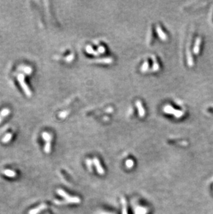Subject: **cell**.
I'll return each mask as SVG.
<instances>
[{"label":"cell","instance_id":"6da1fadb","mask_svg":"<svg viewBox=\"0 0 213 214\" xmlns=\"http://www.w3.org/2000/svg\"><path fill=\"white\" fill-rule=\"evenodd\" d=\"M57 193H58L60 196L64 197V198L66 200L67 203H79V202H81V199H80L79 197L70 196L69 195L67 194V193L63 190L58 189L57 190Z\"/></svg>","mask_w":213,"mask_h":214},{"label":"cell","instance_id":"7a4b0ae2","mask_svg":"<svg viewBox=\"0 0 213 214\" xmlns=\"http://www.w3.org/2000/svg\"><path fill=\"white\" fill-rule=\"evenodd\" d=\"M17 78L18 81H19L20 85H21L22 90L24 92L25 94H26V95L28 97H31L32 96V92H31V91L30 90V89L28 87V85H26V82H25L24 75L23 74H19V75H17Z\"/></svg>","mask_w":213,"mask_h":214},{"label":"cell","instance_id":"3957f363","mask_svg":"<svg viewBox=\"0 0 213 214\" xmlns=\"http://www.w3.org/2000/svg\"><path fill=\"white\" fill-rule=\"evenodd\" d=\"M47 207L48 206L46 204H42L36 207V208L31 209V210L29 212V214H38L39 213L42 212L43 210L47 209Z\"/></svg>","mask_w":213,"mask_h":214},{"label":"cell","instance_id":"277c9868","mask_svg":"<svg viewBox=\"0 0 213 214\" xmlns=\"http://www.w3.org/2000/svg\"><path fill=\"white\" fill-rule=\"evenodd\" d=\"M136 105L137 108H138L139 115L141 116V117H143L145 115V109H144L143 106V104H142V102L140 101H137L136 102Z\"/></svg>","mask_w":213,"mask_h":214},{"label":"cell","instance_id":"5b68a950","mask_svg":"<svg viewBox=\"0 0 213 214\" xmlns=\"http://www.w3.org/2000/svg\"><path fill=\"white\" fill-rule=\"evenodd\" d=\"M93 163H94L95 167H96V169L98 170V173L100 175H103L105 173L104 170H103L102 167H101V165H100V161L98 160V158H94L93 159Z\"/></svg>","mask_w":213,"mask_h":214},{"label":"cell","instance_id":"8992f818","mask_svg":"<svg viewBox=\"0 0 213 214\" xmlns=\"http://www.w3.org/2000/svg\"><path fill=\"white\" fill-rule=\"evenodd\" d=\"M157 31L158 35H159V38H161L162 40H163V41L167 40V38H168V37H167L166 34L165 33L164 31L162 30L161 27L159 25H157Z\"/></svg>","mask_w":213,"mask_h":214},{"label":"cell","instance_id":"52a82bcc","mask_svg":"<svg viewBox=\"0 0 213 214\" xmlns=\"http://www.w3.org/2000/svg\"><path fill=\"white\" fill-rule=\"evenodd\" d=\"M11 110L8 108H4V110H2L0 112V124H1L2 121H3L5 118L10 115Z\"/></svg>","mask_w":213,"mask_h":214},{"label":"cell","instance_id":"ba28073f","mask_svg":"<svg viewBox=\"0 0 213 214\" xmlns=\"http://www.w3.org/2000/svg\"><path fill=\"white\" fill-rule=\"evenodd\" d=\"M3 173L6 175V176L9 177H15L16 176V173L15 171H13L12 170L10 169H6L3 171Z\"/></svg>","mask_w":213,"mask_h":214},{"label":"cell","instance_id":"9c48e42d","mask_svg":"<svg viewBox=\"0 0 213 214\" xmlns=\"http://www.w3.org/2000/svg\"><path fill=\"white\" fill-rule=\"evenodd\" d=\"M13 137V133H7L6 135L2 138V142L4 143H7L11 140V139Z\"/></svg>","mask_w":213,"mask_h":214},{"label":"cell","instance_id":"30bf717a","mask_svg":"<svg viewBox=\"0 0 213 214\" xmlns=\"http://www.w3.org/2000/svg\"><path fill=\"white\" fill-rule=\"evenodd\" d=\"M20 70L22 72H24L25 74L27 75H30L32 74V72H33V69L31 67H29V66H25V67H22L20 68Z\"/></svg>","mask_w":213,"mask_h":214},{"label":"cell","instance_id":"8fae6325","mask_svg":"<svg viewBox=\"0 0 213 214\" xmlns=\"http://www.w3.org/2000/svg\"><path fill=\"white\" fill-rule=\"evenodd\" d=\"M42 138L44 139L46 142H51L52 140V135L49 133H47V132H44L42 133Z\"/></svg>","mask_w":213,"mask_h":214},{"label":"cell","instance_id":"7c38bea8","mask_svg":"<svg viewBox=\"0 0 213 214\" xmlns=\"http://www.w3.org/2000/svg\"><path fill=\"white\" fill-rule=\"evenodd\" d=\"M175 109L172 108L171 105H166V107L164 108V112L166 113H168V114H173L174 115V112H175Z\"/></svg>","mask_w":213,"mask_h":214},{"label":"cell","instance_id":"4fadbf2b","mask_svg":"<svg viewBox=\"0 0 213 214\" xmlns=\"http://www.w3.org/2000/svg\"><path fill=\"white\" fill-rule=\"evenodd\" d=\"M51 142H46L45 143L44 150L46 153H49V152H51Z\"/></svg>","mask_w":213,"mask_h":214},{"label":"cell","instance_id":"5bb4252c","mask_svg":"<svg viewBox=\"0 0 213 214\" xmlns=\"http://www.w3.org/2000/svg\"><path fill=\"white\" fill-rule=\"evenodd\" d=\"M153 59H154V65H153V71H158L159 69V65L157 60L155 59V57L153 56Z\"/></svg>","mask_w":213,"mask_h":214},{"label":"cell","instance_id":"9a60e30c","mask_svg":"<svg viewBox=\"0 0 213 214\" xmlns=\"http://www.w3.org/2000/svg\"><path fill=\"white\" fill-rule=\"evenodd\" d=\"M86 51H87V53H89V54H95V55H98L97 52L94 51V50L93 49V48L91 47V46H89V45H88V46L87 47V48H86Z\"/></svg>","mask_w":213,"mask_h":214},{"label":"cell","instance_id":"2e32d148","mask_svg":"<svg viewBox=\"0 0 213 214\" xmlns=\"http://www.w3.org/2000/svg\"><path fill=\"white\" fill-rule=\"evenodd\" d=\"M122 204H123V214H127V204L125 199H122Z\"/></svg>","mask_w":213,"mask_h":214},{"label":"cell","instance_id":"e0dca14e","mask_svg":"<svg viewBox=\"0 0 213 214\" xmlns=\"http://www.w3.org/2000/svg\"><path fill=\"white\" fill-rule=\"evenodd\" d=\"M174 115H175V117L176 118H179V117H181V116L184 115V112H183L181 111V110H175V112H174Z\"/></svg>","mask_w":213,"mask_h":214},{"label":"cell","instance_id":"ac0fdd59","mask_svg":"<svg viewBox=\"0 0 213 214\" xmlns=\"http://www.w3.org/2000/svg\"><path fill=\"white\" fill-rule=\"evenodd\" d=\"M148 67H149V63L148 62V61H145V62L143 64V65H142L141 71L145 72V71H146V70H148Z\"/></svg>","mask_w":213,"mask_h":214},{"label":"cell","instance_id":"d6986e66","mask_svg":"<svg viewBox=\"0 0 213 214\" xmlns=\"http://www.w3.org/2000/svg\"><path fill=\"white\" fill-rule=\"evenodd\" d=\"M112 59L111 58H105V59H101V60H98L96 61L98 62H101V63H112Z\"/></svg>","mask_w":213,"mask_h":214},{"label":"cell","instance_id":"ffe728a7","mask_svg":"<svg viewBox=\"0 0 213 214\" xmlns=\"http://www.w3.org/2000/svg\"><path fill=\"white\" fill-rule=\"evenodd\" d=\"M126 165H127L128 168H132L133 165H134V161H133L132 159H128V160L126 161Z\"/></svg>","mask_w":213,"mask_h":214},{"label":"cell","instance_id":"44dd1931","mask_svg":"<svg viewBox=\"0 0 213 214\" xmlns=\"http://www.w3.org/2000/svg\"><path fill=\"white\" fill-rule=\"evenodd\" d=\"M74 58H75L74 54H72L70 56H68L67 57V58H66V60L67 61V62H71V61H72L73 60H74Z\"/></svg>","mask_w":213,"mask_h":214},{"label":"cell","instance_id":"7402d4cb","mask_svg":"<svg viewBox=\"0 0 213 214\" xmlns=\"http://www.w3.org/2000/svg\"><path fill=\"white\" fill-rule=\"evenodd\" d=\"M98 51L100 52V54H103V53H105V47H99V48H98Z\"/></svg>","mask_w":213,"mask_h":214}]
</instances>
